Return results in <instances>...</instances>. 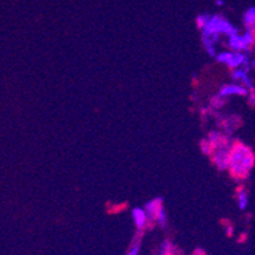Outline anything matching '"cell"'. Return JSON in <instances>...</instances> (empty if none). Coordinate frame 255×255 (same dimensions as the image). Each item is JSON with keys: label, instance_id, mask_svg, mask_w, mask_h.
Returning a JSON list of instances; mask_svg holds the SVG:
<instances>
[{"label": "cell", "instance_id": "12", "mask_svg": "<svg viewBox=\"0 0 255 255\" xmlns=\"http://www.w3.org/2000/svg\"><path fill=\"white\" fill-rule=\"evenodd\" d=\"M154 223H157L161 229L166 230L168 226V218H167V213H166L165 207H161L158 209V212L156 213V217H154Z\"/></svg>", "mask_w": 255, "mask_h": 255}, {"label": "cell", "instance_id": "16", "mask_svg": "<svg viewBox=\"0 0 255 255\" xmlns=\"http://www.w3.org/2000/svg\"><path fill=\"white\" fill-rule=\"evenodd\" d=\"M209 18H211V14H209V13H202V14L198 15L195 22H197V27L200 29V31H202V29L204 28V26L208 23Z\"/></svg>", "mask_w": 255, "mask_h": 255}, {"label": "cell", "instance_id": "4", "mask_svg": "<svg viewBox=\"0 0 255 255\" xmlns=\"http://www.w3.org/2000/svg\"><path fill=\"white\" fill-rule=\"evenodd\" d=\"M255 44V33L252 31L244 29V32L239 31L235 35L227 37L226 46L234 51L252 52L253 46Z\"/></svg>", "mask_w": 255, "mask_h": 255}, {"label": "cell", "instance_id": "2", "mask_svg": "<svg viewBox=\"0 0 255 255\" xmlns=\"http://www.w3.org/2000/svg\"><path fill=\"white\" fill-rule=\"evenodd\" d=\"M250 52L244 51H234V50H225V51L218 52L216 56V60L218 63L229 67L230 69H238L241 67H250L252 58L249 55Z\"/></svg>", "mask_w": 255, "mask_h": 255}, {"label": "cell", "instance_id": "9", "mask_svg": "<svg viewBox=\"0 0 255 255\" xmlns=\"http://www.w3.org/2000/svg\"><path fill=\"white\" fill-rule=\"evenodd\" d=\"M163 206V200L162 198H154V199L149 200L147 203L144 204L143 208L145 209L148 216V220H149V223L154 222V217H156V213L158 212V209Z\"/></svg>", "mask_w": 255, "mask_h": 255}, {"label": "cell", "instance_id": "17", "mask_svg": "<svg viewBox=\"0 0 255 255\" xmlns=\"http://www.w3.org/2000/svg\"><path fill=\"white\" fill-rule=\"evenodd\" d=\"M172 250H175V248L174 245H172L171 241L163 240L162 243H161V245H159V255L163 254V253L166 252H172Z\"/></svg>", "mask_w": 255, "mask_h": 255}, {"label": "cell", "instance_id": "10", "mask_svg": "<svg viewBox=\"0 0 255 255\" xmlns=\"http://www.w3.org/2000/svg\"><path fill=\"white\" fill-rule=\"evenodd\" d=\"M244 29L252 31L255 33V6L248 8L243 14Z\"/></svg>", "mask_w": 255, "mask_h": 255}, {"label": "cell", "instance_id": "15", "mask_svg": "<svg viewBox=\"0 0 255 255\" xmlns=\"http://www.w3.org/2000/svg\"><path fill=\"white\" fill-rule=\"evenodd\" d=\"M200 149H202V152H203L206 156H209V157H211L212 153L215 152V147H213V144H212L207 138L200 140Z\"/></svg>", "mask_w": 255, "mask_h": 255}, {"label": "cell", "instance_id": "22", "mask_svg": "<svg viewBox=\"0 0 255 255\" xmlns=\"http://www.w3.org/2000/svg\"><path fill=\"white\" fill-rule=\"evenodd\" d=\"M254 45H255V44H254Z\"/></svg>", "mask_w": 255, "mask_h": 255}, {"label": "cell", "instance_id": "19", "mask_svg": "<svg viewBox=\"0 0 255 255\" xmlns=\"http://www.w3.org/2000/svg\"><path fill=\"white\" fill-rule=\"evenodd\" d=\"M250 67H252L253 70H255V56H253L252 61H250Z\"/></svg>", "mask_w": 255, "mask_h": 255}, {"label": "cell", "instance_id": "21", "mask_svg": "<svg viewBox=\"0 0 255 255\" xmlns=\"http://www.w3.org/2000/svg\"><path fill=\"white\" fill-rule=\"evenodd\" d=\"M216 3H217L218 5H222V4H223V0H217V1H216Z\"/></svg>", "mask_w": 255, "mask_h": 255}, {"label": "cell", "instance_id": "7", "mask_svg": "<svg viewBox=\"0 0 255 255\" xmlns=\"http://www.w3.org/2000/svg\"><path fill=\"white\" fill-rule=\"evenodd\" d=\"M250 69H252V67H241L238 69H232L231 79L236 83L243 84L244 87H247L248 90H253V88H255V86L254 81L250 76Z\"/></svg>", "mask_w": 255, "mask_h": 255}, {"label": "cell", "instance_id": "1", "mask_svg": "<svg viewBox=\"0 0 255 255\" xmlns=\"http://www.w3.org/2000/svg\"><path fill=\"white\" fill-rule=\"evenodd\" d=\"M255 166V152L250 145L234 140L230 151L229 171L234 180H245L250 176L252 170Z\"/></svg>", "mask_w": 255, "mask_h": 255}, {"label": "cell", "instance_id": "6", "mask_svg": "<svg viewBox=\"0 0 255 255\" xmlns=\"http://www.w3.org/2000/svg\"><path fill=\"white\" fill-rule=\"evenodd\" d=\"M248 93H249V90L247 87H244L243 84L240 83H227L223 84L222 87L220 88L217 95L223 97V99H230L232 96H239V97H247Z\"/></svg>", "mask_w": 255, "mask_h": 255}, {"label": "cell", "instance_id": "14", "mask_svg": "<svg viewBox=\"0 0 255 255\" xmlns=\"http://www.w3.org/2000/svg\"><path fill=\"white\" fill-rule=\"evenodd\" d=\"M139 250H140V234L138 231L135 236L133 239V243L130 245V249L129 252L127 253V255H139Z\"/></svg>", "mask_w": 255, "mask_h": 255}, {"label": "cell", "instance_id": "8", "mask_svg": "<svg viewBox=\"0 0 255 255\" xmlns=\"http://www.w3.org/2000/svg\"><path fill=\"white\" fill-rule=\"evenodd\" d=\"M131 216H133V221L135 223V227L138 229V231H143L149 225V220H148L147 212H145L144 208L135 207L131 211Z\"/></svg>", "mask_w": 255, "mask_h": 255}, {"label": "cell", "instance_id": "18", "mask_svg": "<svg viewBox=\"0 0 255 255\" xmlns=\"http://www.w3.org/2000/svg\"><path fill=\"white\" fill-rule=\"evenodd\" d=\"M247 99H248V104H249L252 108H254L255 106V88L249 90V93H248Z\"/></svg>", "mask_w": 255, "mask_h": 255}, {"label": "cell", "instance_id": "20", "mask_svg": "<svg viewBox=\"0 0 255 255\" xmlns=\"http://www.w3.org/2000/svg\"><path fill=\"white\" fill-rule=\"evenodd\" d=\"M161 255H174V250H172V252H166Z\"/></svg>", "mask_w": 255, "mask_h": 255}, {"label": "cell", "instance_id": "11", "mask_svg": "<svg viewBox=\"0 0 255 255\" xmlns=\"http://www.w3.org/2000/svg\"><path fill=\"white\" fill-rule=\"evenodd\" d=\"M236 200H238L239 209H241V211H245L249 207V194H248L247 189L244 186H239L238 188Z\"/></svg>", "mask_w": 255, "mask_h": 255}, {"label": "cell", "instance_id": "13", "mask_svg": "<svg viewBox=\"0 0 255 255\" xmlns=\"http://www.w3.org/2000/svg\"><path fill=\"white\" fill-rule=\"evenodd\" d=\"M227 100L223 99V97H221V96L216 95L213 96V97H211V100H209V109L213 111H220L221 109L226 105Z\"/></svg>", "mask_w": 255, "mask_h": 255}, {"label": "cell", "instance_id": "5", "mask_svg": "<svg viewBox=\"0 0 255 255\" xmlns=\"http://www.w3.org/2000/svg\"><path fill=\"white\" fill-rule=\"evenodd\" d=\"M230 151H231V147H222L215 149V152L212 153V162H213V165H215L220 171H226V170H229Z\"/></svg>", "mask_w": 255, "mask_h": 255}, {"label": "cell", "instance_id": "3", "mask_svg": "<svg viewBox=\"0 0 255 255\" xmlns=\"http://www.w3.org/2000/svg\"><path fill=\"white\" fill-rule=\"evenodd\" d=\"M203 29H207V31L215 32L217 35H220L221 37L225 36V37H230V36L235 35L238 33L240 29L236 26L230 22L226 17H223L222 14H213L209 18L208 23L204 26Z\"/></svg>", "mask_w": 255, "mask_h": 255}]
</instances>
